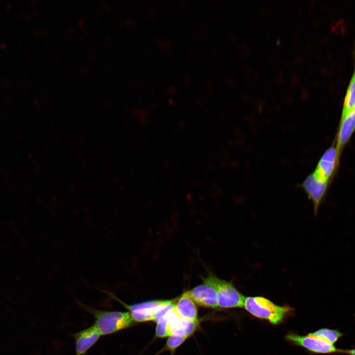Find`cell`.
Returning <instances> with one entry per match:
<instances>
[{
	"label": "cell",
	"mask_w": 355,
	"mask_h": 355,
	"mask_svg": "<svg viewBox=\"0 0 355 355\" xmlns=\"http://www.w3.org/2000/svg\"><path fill=\"white\" fill-rule=\"evenodd\" d=\"M168 314L157 322L155 333L156 336L158 337H169L168 329Z\"/></svg>",
	"instance_id": "5bb4252c"
},
{
	"label": "cell",
	"mask_w": 355,
	"mask_h": 355,
	"mask_svg": "<svg viewBox=\"0 0 355 355\" xmlns=\"http://www.w3.org/2000/svg\"><path fill=\"white\" fill-rule=\"evenodd\" d=\"M286 338L292 343L316 353L327 354L337 351L333 344L310 333L306 336H300L291 333L286 335Z\"/></svg>",
	"instance_id": "8992f818"
},
{
	"label": "cell",
	"mask_w": 355,
	"mask_h": 355,
	"mask_svg": "<svg viewBox=\"0 0 355 355\" xmlns=\"http://www.w3.org/2000/svg\"><path fill=\"white\" fill-rule=\"evenodd\" d=\"M94 325L101 335H107L131 326L134 322L129 312L101 311L90 309Z\"/></svg>",
	"instance_id": "7a4b0ae2"
},
{
	"label": "cell",
	"mask_w": 355,
	"mask_h": 355,
	"mask_svg": "<svg viewBox=\"0 0 355 355\" xmlns=\"http://www.w3.org/2000/svg\"><path fill=\"white\" fill-rule=\"evenodd\" d=\"M187 337L177 335L169 337L166 343V348L170 351L173 352L180 346L187 339Z\"/></svg>",
	"instance_id": "9a60e30c"
},
{
	"label": "cell",
	"mask_w": 355,
	"mask_h": 355,
	"mask_svg": "<svg viewBox=\"0 0 355 355\" xmlns=\"http://www.w3.org/2000/svg\"><path fill=\"white\" fill-rule=\"evenodd\" d=\"M244 307L253 316L267 320L273 324L280 323L292 309L277 305L262 296L246 297Z\"/></svg>",
	"instance_id": "6da1fadb"
},
{
	"label": "cell",
	"mask_w": 355,
	"mask_h": 355,
	"mask_svg": "<svg viewBox=\"0 0 355 355\" xmlns=\"http://www.w3.org/2000/svg\"><path fill=\"white\" fill-rule=\"evenodd\" d=\"M355 131V108L341 115L336 145L339 155Z\"/></svg>",
	"instance_id": "30bf717a"
},
{
	"label": "cell",
	"mask_w": 355,
	"mask_h": 355,
	"mask_svg": "<svg viewBox=\"0 0 355 355\" xmlns=\"http://www.w3.org/2000/svg\"><path fill=\"white\" fill-rule=\"evenodd\" d=\"M339 156L336 146H330L321 155L315 170L307 177L329 184L338 165Z\"/></svg>",
	"instance_id": "277c9868"
},
{
	"label": "cell",
	"mask_w": 355,
	"mask_h": 355,
	"mask_svg": "<svg viewBox=\"0 0 355 355\" xmlns=\"http://www.w3.org/2000/svg\"><path fill=\"white\" fill-rule=\"evenodd\" d=\"M355 108V60L354 72L348 84L344 99L342 115Z\"/></svg>",
	"instance_id": "7c38bea8"
},
{
	"label": "cell",
	"mask_w": 355,
	"mask_h": 355,
	"mask_svg": "<svg viewBox=\"0 0 355 355\" xmlns=\"http://www.w3.org/2000/svg\"><path fill=\"white\" fill-rule=\"evenodd\" d=\"M173 310L179 317L198 324V311L195 302L184 292L176 299Z\"/></svg>",
	"instance_id": "8fae6325"
},
{
	"label": "cell",
	"mask_w": 355,
	"mask_h": 355,
	"mask_svg": "<svg viewBox=\"0 0 355 355\" xmlns=\"http://www.w3.org/2000/svg\"><path fill=\"white\" fill-rule=\"evenodd\" d=\"M186 292L197 305L213 309L218 308L217 292L213 287L206 283Z\"/></svg>",
	"instance_id": "52a82bcc"
},
{
	"label": "cell",
	"mask_w": 355,
	"mask_h": 355,
	"mask_svg": "<svg viewBox=\"0 0 355 355\" xmlns=\"http://www.w3.org/2000/svg\"><path fill=\"white\" fill-rule=\"evenodd\" d=\"M214 288L217 295L218 308H242L245 297L230 282L222 280L209 272L203 280Z\"/></svg>",
	"instance_id": "3957f363"
},
{
	"label": "cell",
	"mask_w": 355,
	"mask_h": 355,
	"mask_svg": "<svg viewBox=\"0 0 355 355\" xmlns=\"http://www.w3.org/2000/svg\"><path fill=\"white\" fill-rule=\"evenodd\" d=\"M346 352L351 355H355V349L347 351Z\"/></svg>",
	"instance_id": "2e32d148"
},
{
	"label": "cell",
	"mask_w": 355,
	"mask_h": 355,
	"mask_svg": "<svg viewBox=\"0 0 355 355\" xmlns=\"http://www.w3.org/2000/svg\"><path fill=\"white\" fill-rule=\"evenodd\" d=\"M311 334L324 340L332 344L336 342L342 335L339 331L328 328H321Z\"/></svg>",
	"instance_id": "4fadbf2b"
},
{
	"label": "cell",
	"mask_w": 355,
	"mask_h": 355,
	"mask_svg": "<svg viewBox=\"0 0 355 355\" xmlns=\"http://www.w3.org/2000/svg\"><path fill=\"white\" fill-rule=\"evenodd\" d=\"M108 294L125 306L128 310L134 322H138L154 321L157 312L169 301L156 300L130 305L123 303L111 293Z\"/></svg>",
	"instance_id": "5b68a950"
},
{
	"label": "cell",
	"mask_w": 355,
	"mask_h": 355,
	"mask_svg": "<svg viewBox=\"0 0 355 355\" xmlns=\"http://www.w3.org/2000/svg\"><path fill=\"white\" fill-rule=\"evenodd\" d=\"M168 329L169 337L172 335L188 338L196 329L197 323L178 317L173 310L168 314Z\"/></svg>",
	"instance_id": "9c48e42d"
},
{
	"label": "cell",
	"mask_w": 355,
	"mask_h": 355,
	"mask_svg": "<svg viewBox=\"0 0 355 355\" xmlns=\"http://www.w3.org/2000/svg\"><path fill=\"white\" fill-rule=\"evenodd\" d=\"M101 334L93 324L73 335L75 355H84L99 340Z\"/></svg>",
	"instance_id": "ba28073f"
}]
</instances>
